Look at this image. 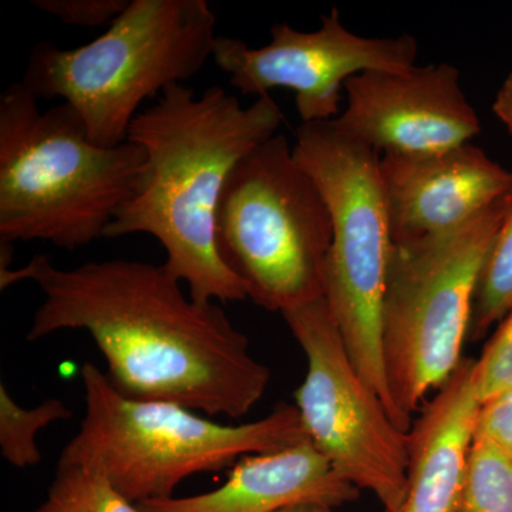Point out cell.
I'll return each mask as SVG.
<instances>
[{
  "label": "cell",
  "instance_id": "4fadbf2b",
  "mask_svg": "<svg viewBox=\"0 0 512 512\" xmlns=\"http://www.w3.org/2000/svg\"><path fill=\"white\" fill-rule=\"evenodd\" d=\"M480 407L476 359L463 357L407 431L409 476L402 512H460Z\"/></svg>",
  "mask_w": 512,
  "mask_h": 512
},
{
  "label": "cell",
  "instance_id": "9c48e42d",
  "mask_svg": "<svg viewBox=\"0 0 512 512\" xmlns=\"http://www.w3.org/2000/svg\"><path fill=\"white\" fill-rule=\"evenodd\" d=\"M308 359L296 407L309 440L343 480L402 512L409 476L407 431L357 372L325 298L281 313Z\"/></svg>",
  "mask_w": 512,
  "mask_h": 512
},
{
  "label": "cell",
  "instance_id": "8992f818",
  "mask_svg": "<svg viewBox=\"0 0 512 512\" xmlns=\"http://www.w3.org/2000/svg\"><path fill=\"white\" fill-rule=\"evenodd\" d=\"M293 154L318 185L332 220L323 298L357 372L379 394L397 424L382 355L383 303L393 238L380 154L343 133L333 120L302 123L296 130Z\"/></svg>",
  "mask_w": 512,
  "mask_h": 512
},
{
  "label": "cell",
  "instance_id": "9a60e30c",
  "mask_svg": "<svg viewBox=\"0 0 512 512\" xmlns=\"http://www.w3.org/2000/svg\"><path fill=\"white\" fill-rule=\"evenodd\" d=\"M512 309V192L500 228L481 269L468 339L478 342Z\"/></svg>",
  "mask_w": 512,
  "mask_h": 512
},
{
  "label": "cell",
  "instance_id": "6da1fadb",
  "mask_svg": "<svg viewBox=\"0 0 512 512\" xmlns=\"http://www.w3.org/2000/svg\"><path fill=\"white\" fill-rule=\"evenodd\" d=\"M32 281L45 295L26 339L84 330L107 363V379L130 399L180 404L241 419L264 397L271 369L218 303L185 295L164 265L110 259L57 268L47 255L0 269V289Z\"/></svg>",
  "mask_w": 512,
  "mask_h": 512
},
{
  "label": "cell",
  "instance_id": "30bf717a",
  "mask_svg": "<svg viewBox=\"0 0 512 512\" xmlns=\"http://www.w3.org/2000/svg\"><path fill=\"white\" fill-rule=\"evenodd\" d=\"M417 57L416 37L356 35L345 28L338 9L323 15L320 28L313 32L278 23L266 46L254 49L244 40L217 36L212 49L214 62L244 96L293 90L302 123L336 119L350 77L363 72L407 73L417 67Z\"/></svg>",
  "mask_w": 512,
  "mask_h": 512
},
{
  "label": "cell",
  "instance_id": "ba28073f",
  "mask_svg": "<svg viewBox=\"0 0 512 512\" xmlns=\"http://www.w3.org/2000/svg\"><path fill=\"white\" fill-rule=\"evenodd\" d=\"M508 197L447 234L393 244L382 355L403 431L412 427V416L427 394L439 389L463 360L478 278Z\"/></svg>",
  "mask_w": 512,
  "mask_h": 512
},
{
  "label": "cell",
  "instance_id": "52a82bcc",
  "mask_svg": "<svg viewBox=\"0 0 512 512\" xmlns=\"http://www.w3.org/2000/svg\"><path fill=\"white\" fill-rule=\"evenodd\" d=\"M221 261L266 311L284 313L323 298L332 244L329 208L284 134L242 158L215 212Z\"/></svg>",
  "mask_w": 512,
  "mask_h": 512
},
{
  "label": "cell",
  "instance_id": "7c38bea8",
  "mask_svg": "<svg viewBox=\"0 0 512 512\" xmlns=\"http://www.w3.org/2000/svg\"><path fill=\"white\" fill-rule=\"evenodd\" d=\"M380 178L393 244L439 237L512 192V171L467 143L427 154H383Z\"/></svg>",
  "mask_w": 512,
  "mask_h": 512
},
{
  "label": "cell",
  "instance_id": "8fae6325",
  "mask_svg": "<svg viewBox=\"0 0 512 512\" xmlns=\"http://www.w3.org/2000/svg\"><path fill=\"white\" fill-rule=\"evenodd\" d=\"M348 106L336 126L380 156L427 154L471 143L481 133L451 64L407 73L363 72L345 83Z\"/></svg>",
  "mask_w": 512,
  "mask_h": 512
},
{
  "label": "cell",
  "instance_id": "44dd1931",
  "mask_svg": "<svg viewBox=\"0 0 512 512\" xmlns=\"http://www.w3.org/2000/svg\"><path fill=\"white\" fill-rule=\"evenodd\" d=\"M476 439L487 441L512 463V390L481 403Z\"/></svg>",
  "mask_w": 512,
  "mask_h": 512
},
{
  "label": "cell",
  "instance_id": "e0dca14e",
  "mask_svg": "<svg viewBox=\"0 0 512 512\" xmlns=\"http://www.w3.org/2000/svg\"><path fill=\"white\" fill-rule=\"evenodd\" d=\"M35 512H143L97 468L57 466L43 503Z\"/></svg>",
  "mask_w": 512,
  "mask_h": 512
},
{
  "label": "cell",
  "instance_id": "d6986e66",
  "mask_svg": "<svg viewBox=\"0 0 512 512\" xmlns=\"http://www.w3.org/2000/svg\"><path fill=\"white\" fill-rule=\"evenodd\" d=\"M476 386L481 403L512 390V309L476 359Z\"/></svg>",
  "mask_w": 512,
  "mask_h": 512
},
{
  "label": "cell",
  "instance_id": "5b68a950",
  "mask_svg": "<svg viewBox=\"0 0 512 512\" xmlns=\"http://www.w3.org/2000/svg\"><path fill=\"white\" fill-rule=\"evenodd\" d=\"M84 417L57 466L97 468L134 504L173 497L185 478L309 440L298 407L225 426L180 404L130 399L92 362L82 367Z\"/></svg>",
  "mask_w": 512,
  "mask_h": 512
},
{
  "label": "cell",
  "instance_id": "7402d4cb",
  "mask_svg": "<svg viewBox=\"0 0 512 512\" xmlns=\"http://www.w3.org/2000/svg\"><path fill=\"white\" fill-rule=\"evenodd\" d=\"M493 111L495 116L503 121L508 133L512 136V72L505 77L500 90L495 96Z\"/></svg>",
  "mask_w": 512,
  "mask_h": 512
},
{
  "label": "cell",
  "instance_id": "5bb4252c",
  "mask_svg": "<svg viewBox=\"0 0 512 512\" xmlns=\"http://www.w3.org/2000/svg\"><path fill=\"white\" fill-rule=\"evenodd\" d=\"M359 488L343 480L311 440L274 453L239 458L227 481L210 493L137 504L143 512H279L293 505L336 508Z\"/></svg>",
  "mask_w": 512,
  "mask_h": 512
},
{
  "label": "cell",
  "instance_id": "2e32d148",
  "mask_svg": "<svg viewBox=\"0 0 512 512\" xmlns=\"http://www.w3.org/2000/svg\"><path fill=\"white\" fill-rule=\"evenodd\" d=\"M72 412L59 399H47L25 409L13 400L5 384H0V453L16 468L35 467L43 457L36 436L56 421L72 419Z\"/></svg>",
  "mask_w": 512,
  "mask_h": 512
},
{
  "label": "cell",
  "instance_id": "7a4b0ae2",
  "mask_svg": "<svg viewBox=\"0 0 512 512\" xmlns=\"http://www.w3.org/2000/svg\"><path fill=\"white\" fill-rule=\"evenodd\" d=\"M282 123L284 113L269 94L244 107L220 86L201 96L185 84L167 87L128 130L127 140L143 148L144 164L106 238H156L167 254L163 265L188 285L194 302L245 301L247 289L218 254L215 212L228 175Z\"/></svg>",
  "mask_w": 512,
  "mask_h": 512
},
{
  "label": "cell",
  "instance_id": "ac0fdd59",
  "mask_svg": "<svg viewBox=\"0 0 512 512\" xmlns=\"http://www.w3.org/2000/svg\"><path fill=\"white\" fill-rule=\"evenodd\" d=\"M460 512H512V463L487 441L474 440Z\"/></svg>",
  "mask_w": 512,
  "mask_h": 512
},
{
  "label": "cell",
  "instance_id": "ffe728a7",
  "mask_svg": "<svg viewBox=\"0 0 512 512\" xmlns=\"http://www.w3.org/2000/svg\"><path fill=\"white\" fill-rule=\"evenodd\" d=\"M130 0H32L37 9L67 25L99 28L113 23Z\"/></svg>",
  "mask_w": 512,
  "mask_h": 512
},
{
  "label": "cell",
  "instance_id": "603a6c76",
  "mask_svg": "<svg viewBox=\"0 0 512 512\" xmlns=\"http://www.w3.org/2000/svg\"><path fill=\"white\" fill-rule=\"evenodd\" d=\"M279 512H335V511H333V508L325 507V505L301 504V505H293V507L285 508V510H282Z\"/></svg>",
  "mask_w": 512,
  "mask_h": 512
},
{
  "label": "cell",
  "instance_id": "3957f363",
  "mask_svg": "<svg viewBox=\"0 0 512 512\" xmlns=\"http://www.w3.org/2000/svg\"><path fill=\"white\" fill-rule=\"evenodd\" d=\"M143 164L136 143L97 146L70 104L42 111L22 82L10 84L0 96V247L74 251L106 237Z\"/></svg>",
  "mask_w": 512,
  "mask_h": 512
},
{
  "label": "cell",
  "instance_id": "277c9868",
  "mask_svg": "<svg viewBox=\"0 0 512 512\" xmlns=\"http://www.w3.org/2000/svg\"><path fill=\"white\" fill-rule=\"evenodd\" d=\"M215 25L207 0H130L87 45L37 43L22 83L37 100L70 104L97 146L117 147L144 101L201 72L212 57Z\"/></svg>",
  "mask_w": 512,
  "mask_h": 512
}]
</instances>
